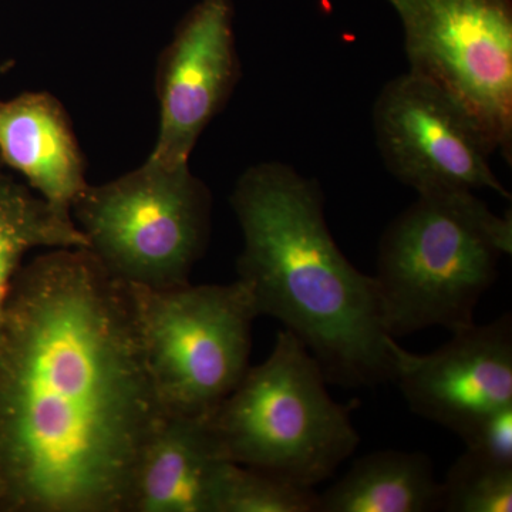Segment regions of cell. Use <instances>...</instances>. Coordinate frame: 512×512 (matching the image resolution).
Listing matches in <instances>:
<instances>
[{
	"mask_svg": "<svg viewBox=\"0 0 512 512\" xmlns=\"http://www.w3.org/2000/svg\"><path fill=\"white\" fill-rule=\"evenodd\" d=\"M126 285L86 248L16 274L0 330V494L30 512H127L165 417Z\"/></svg>",
	"mask_w": 512,
	"mask_h": 512,
	"instance_id": "cell-1",
	"label": "cell"
},
{
	"mask_svg": "<svg viewBox=\"0 0 512 512\" xmlns=\"http://www.w3.org/2000/svg\"><path fill=\"white\" fill-rule=\"evenodd\" d=\"M242 232L237 281L258 316L279 320L329 383L390 382L389 338L375 276L350 264L332 237L318 181L291 165H252L231 195Z\"/></svg>",
	"mask_w": 512,
	"mask_h": 512,
	"instance_id": "cell-2",
	"label": "cell"
},
{
	"mask_svg": "<svg viewBox=\"0 0 512 512\" xmlns=\"http://www.w3.org/2000/svg\"><path fill=\"white\" fill-rule=\"evenodd\" d=\"M511 252V212L495 215L473 191L417 194L380 239L375 281L387 335L476 323L477 305Z\"/></svg>",
	"mask_w": 512,
	"mask_h": 512,
	"instance_id": "cell-3",
	"label": "cell"
},
{
	"mask_svg": "<svg viewBox=\"0 0 512 512\" xmlns=\"http://www.w3.org/2000/svg\"><path fill=\"white\" fill-rule=\"evenodd\" d=\"M318 360L292 333L249 366L238 386L201 417L220 460L268 471L303 487L335 476L360 444L350 407L330 396Z\"/></svg>",
	"mask_w": 512,
	"mask_h": 512,
	"instance_id": "cell-4",
	"label": "cell"
},
{
	"mask_svg": "<svg viewBox=\"0 0 512 512\" xmlns=\"http://www.w3.org/2000/svg\"><path fill=\"white\" fill-rule=\"evenodd\" d=\"M211 211V192L190 165L148 160L109 183L87 184L70 207L86 249L111 278L153 289L190 284Z\"/></svg>",
	"mask_w": 512,
	"mask_h": 512,
	"instance_id": "cell-5",
	"label": "cell"
},
{
	"mask_svg": "<svg viewBox=\"0 0 512 512\" xmlns=\"http://www.w3.org/2000/svg\"><path fill=\"white\" fill-rule=\"evenodd\" d=\"M126 285L144 360L170 416H207L249 369L259 318L239 281L153 289Z\"/></svg>",
	"mask_w": 512,
	"mask_h": 512,
	"instance_id": "cell-6",
	"label": "cell"
},
{
	"mask_svg": "<svg viewBox=\"0 0 512 512\" xmlns=\"http://www.w3.org/2000/svg\"><path fill=\"white\" fill-rule=\"evenodd\" d=\"M409 72L456 101L512 161V0H386Z\"/></svg>",
	"mask_w": 512,
	"mask_h": 512,
	"instance_id": "cell-7",
	"label": "cell"
},
{
	"mask_svg": "<svg viewBox=\"0 0 512 512\" xmlns=\"http://www.w3.org/2000/svg\"><path fill=\"white\" fill-rule=\"evenodd\" d=\"M372 116L387 170L417 194L490 190L510 198L481 128L433 84L410 72L397 76L380 90Z\"/></svg>",
	"mask_w": 512,
	"mask_h": 512,
	"instance_id": "cell-8",
	"label": "cell"
},
{
	"mask_svg": "<svg viewBox=\"0 0 512 512\" xmlns=\"http://www.w3.org/2000/svg\"><path fill=\"white\" fill-rule=\"evenodd\" d=\"M390 382L417 416L463 437L504 407L512 406V318L453 332L427 355L389 338Z\"/></svg>",
	"mask_w": 512,
	"mask_h": 512,
	"instance_id": "cell-9",
	"label": "cell"
},
{
	"mask_svg": "<svg viewBox=\"0 0 512 512\" xmlns=\"http://www.w3.org/2000/svg\"><path fill=\"white\" fill-rule=\"evenodd\" d=\"M239 77L231 0H201L181 20L158 64L160 130L148 161L188 164L202 131Z\"/></svg>",
	"mask_w": 512,
	"mask_h": 512,
	"instance_id": "cell-10",
	"label": "cell"
},
{
	"mask_svg": "<svg viewBox=\"0 0 512 512\" xmlns=\"http://www.w3.org/2000/svg\"><path fill=\"white\" fill-rule=\"evenodd\" d=\"M0 154L39 197L70 211L87 185L84 161L66 111L49 93L0 104Z\"/></svg>",
	"mask_w": 512,
	"mask_h": 512,
	"instance_id": "cell-11",
	"label": "cell"
},
{
	"mask_svg": "<svg viewBox=\"0 0 512 512\" xmlns=\"http://www.w3.org/2000/svg\"><path fill=\"white\" fill-rule=\"evenodd\" d=\"M222 461L201 417L168 414L138 460L127 512H212Z\"/></svg>",
	"mask_w": 512,
	"mask_h": 512,
	"instance_id": "cell-12",
	"label": "cell"
},
{
	"mask_svg": "<svg viewBox=\"0 0 512 512\" xmlns=\"http://www.w3.org/2000/svg\"><path fill=\"white\" fill-rule=\"evenodd\" d=\"M441 483L419 451L380 450L360 457L319 494L318 512L440 511Z\"/></svg>",
	"mask_w": 512,
	"mask_h": 512,
	"instance_id": "cell-13",
	"label": "cell"
},
{
	"mask_svg": "<svg viewBox=\"0 0 512 512\" xmlns=\"http://www.w3.org/2000/svg\"><path fill=\"white\" fill-rule=\"evenodd\" d=\"M35 248H87L70 211L0 183V330L20 261Z\"/></svg>",
	"mask_w": 512,
	"mask_h": 512,
	"instance_id": "cell-14",
	"label": "cell"
},
{
	"mask_svg": "<svg viewBox=\"0 0 512 512\" xmlns=\"http://www.w3.org/2000/svg\"><path fill=\"white\" fill-rule=\"evenodd\" d=\"M319 494L284 477L222 461L212 512H318Z\"/></svg>",
	"mask_w": 512,
	"mask_h": 512,
	"instance_id": "cell-15",
	"label": "cell"
},
{
	"mask_svg": "<svg viewBox=\"0 0 512 512\" xmlns=\"http://www.w3.org/2000/svg\"><path fill=\"white\" fill-rule=\"evenodd\" d=\"M440 511L511 512L512 466L464 451L441 483Z\"/></svg>",
	"mask_w": 512,
	"mask_h": 512,
	"instance_id": "cell-16",
	"label": "cell"
},
{
	"mask_svg": "<svg viewBox=\"0 0 512 512\" xmlns=\"http://www.w3.org/2000/svg\"><path fill=\"white\" fill-rule=\"evenodd\" d=\"M461 439L471 453L503 466H512V406L485 417Z\"/></svg>",
	"mask_w": 512,
	"mask_h": 512,
	"instance_id": "cell-17",
	"label": "cell"
}]
</instances>
